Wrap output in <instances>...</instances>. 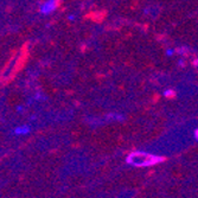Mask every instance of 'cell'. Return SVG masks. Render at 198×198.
Wrapping results in <instances>:
<instances>
[{
	"label": "cell",
	"instance_id": "cell-1",
	"mask_svg": "<svg viewBox=\"0 0 198 198\" xmlns=\"http://www.w3.org/2000/svg\"><path fill=\"white\" fill-rule=\"evenodd\" d=\"M126 161L133 166H140V167H145V166H151L154 165L159 161H164L163 157H158V155H153V154H148L145 152H134L131 153Z\"/></svg>",
	"mask_w": 198,
	"mask_h": 198
},
{
	"label": "cell",
	"instance_id": "cell-2",
	"mask_svg": "<svg viewBox=\"0 0 198 198\" xmlns=\"http://www.w3.org/2000/svg\"><path fill=\"white\" fill-rule=\"evenodd\" d=\"M58 6V3H57V0H48V1L43 3L39 7V12L42 14H50L52 13Z\"/></svg>",
	"mask_w": 198,
	"mask_h": 198
},
{
	"label": "cell",
	"instance_id": "cell-3",
	"mask_svg": "<svg viewBox=\"0 0 198 198\" xmlns=\"http://www.w3.org/2000/svg\"><path fill=\"white\" fill-rule=\"evenodd\" d=\"M14 133H16L17 135H24V134H27V133H30V127L26 126V125L20 126V127H17V128L14 129Z\"/></svg>",
	"mask_w": 198,
	"mask_h": 198
},
{
	"label": "cell",
	"instance_id": "cell-4",
	"mask_svg": "<svg viewBox=\"0 0 198 198\" xmlns=\"http://www.w3.org/2000/svg\"><path fill=\"white\" fill-rule=\"evenodd\" d=\"M168 95H173V91L172 90H166L165 91V96H168Z\"/></svg>",
	"mask_w": 198,
	"mask_h": 198
},
{
	"label": "cell",
	"instance_id": "cell-5",
	"mask_svg": "<svg viewBox=\"0 0 198 198\" xmlns=\"http://www.w3.org/2000/svg\"><path fill=\"white\" fill-rule=\"evenodd\" d=\"M194 138L198 140V128H197V129H194Z\"/></svg>",
	"mask_w": 198,
	"mask_h": 198
},
{
	"label": "cell",
	"instance_id": "cell-6",
	"mask_svg": "<svg viewBox=\"0 0 198 198\" xmlns=\"http://www.w3.org/2000/svg\"><path fill=\"white\" fill-rule=\"evenodd\" d=\"M172 53H173V50H167V55H168V56H171Z\"/></svg>",
	"mask_w": 198,
	"mask_h": 198
}]
</instances>
